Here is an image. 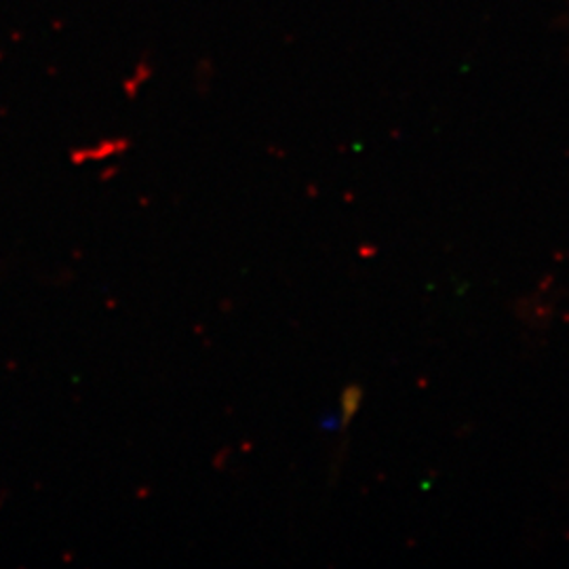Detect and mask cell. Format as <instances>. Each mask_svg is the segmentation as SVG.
Here are the masks:
<instances>
[]
</instances>
